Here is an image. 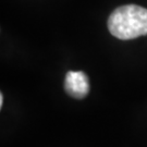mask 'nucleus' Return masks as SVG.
I'll return each mask as SVG.
<instances>
[{"instance_id":"f257e3e1","label":"nucleus","mask_w":147,"mask_h":147,"mask_svg":"<svg viewBox=\"0 0 147 147\" xmlns=\"http://www.w3.org/2000/svg\"><path fill=\"white\" fill-rule=\"evenodd\" d=\"M108 30L122 40L147 35V9L136 5H121L109 16Z\"/></svg>"},{"instance_id":"f03ea898","label":"nucleus","mask_w":147,"mask_h":147,"mask_svg":"<svg viewBox=\"0 0 147 147\" xmlns=\"http://www.w3.org/2000/svg\"><path fill=\"white\" fill-rule=\"evenodd\" d=\"M64 89L73 98H85L89 92L87 75L83 71H69L64 79Z\"/></svg>"},{"instance_id":"7ed1b4c3","label":"nucleus","mask_w":147,"mask_h":147,"mask_svg":"<svg viewBox=\"0 0 147 147\" xmlns=\"http://www.w3.org/2000/svg\"><path fill=\"white\" fill-rule=\"evenodd\" d=\"M2 105H3V95L1 93L0 94V107H2Z\"/></svg>"}]
</instances>
